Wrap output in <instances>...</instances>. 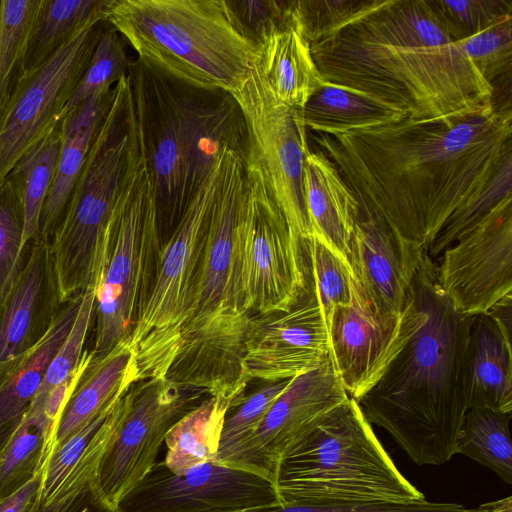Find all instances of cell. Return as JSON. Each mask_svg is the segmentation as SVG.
<instances>
[{"mask_svg": "<svg viewBox=\"0 0 512 512\" xmlns=\"http://www.w3.org/2000/svg\"><path fill=\"white\" fill-rule=\"evenodd\" d=\"M359 208L434 256L512 197L511 108L314 133Z\"/></svg>", "mask_w": 512, "mask_h": 512, "instance_id": "cell-1", "label": "cell"}, {"mask_svg": "<svg viewBox=\"0 0 512 512\" xmlns=\"http://www.w3.org/2000/svg\"><path fill=\"white\" fill-rule=\"evenodd\" d=\"M323 78L403 110L441 119L495 107L494 89L450 34L431 0H387L310 45Z\"/></svg>", "mask_w": 512, "mask_h": 512, "instance_id": "cell-2", "label": "cell"}, {"mask_svg": "<svg viewBox=\"0 0 512 512\" xmlns=\"http://www.w3.org/2000/svg\"><path fill=\"white\" fill-rule=\"evenodd\" d=\"M410 332L382 376L359 400L369 423L387 431L418 465L456 454L469 409V334L473 316L456 311L425 251L407 292Z\"/></svg>", "mask_w": 512, "mask_h": 512, "instance_id": "cell-3", "label": "cell"}, {"mask_svg": "<svg viewBox=\"0 0 512 512\" xmlns=\"http://www.w3.org/2000/svg\"><path fill=\"white\" fill-rule=\"evenodd\" d=\"M248 196L244 160L226 147L201 250L190 282L180 353L166 379L238 406L251 380L244 342L251 313L244 303L242 231Z\"/></svg>", "mask_w": 512, "mask_h": 512, "instance_id": "cell-4", "label": "cell"}, {"mask_svg": "<svg viewBox=\"0 0 512 512\" xmlns=\"http://www.w3.org/2000/svg\"><path fill=\"white\" fill-rule=\"evenodd\" d=\"M127 75L159 226L168 221L175 228L224 148L246 164L244 117L230 92L195 86L138 58L130 62Z\"/></svg>", "mask_w": 512, "mask_h": 512, "instance_id": "cell-5", "label": "cell"}, {"mask_svg": "<svg viewBox=\"0 0 512 512\" xmlns=\"http://www.w3.org/2000/svg\"><path fill=\"white\" fill-rule=\"evenodd\" d=\"M104 15L138 59L195 86L231 92L256 60L226 0H107Z\"/></svg>", "mask_w": 512, "mask_h": 512, "instance_id": "cell-6", "label": "cell"}, {"mask_svg": "<svg viewBox=\"0 0 512 512\" xmlns=\"http://www.w3.org/2000/svg\"><path fill=\"white\" fill-rule=\"evenodd\" d=\"M274 490L279 506L425 498L398 470L351 397L326 414L283 461Z\"/></svg>", "mask_w": 512, "mask_h": 512, "instance_id": "cell-7", "label": "cell"}, {"mask_svg": "<svg viewBox=\"0 0 512 512\" xmlns=\"http://www.w3.org/2000/svg\"><path fill=\"white\" fill-rule=\"evenodd\" d=\"M140 153L127 75L113 98L71 191L50 247L62 304L94 289L102 238Z\"/></svg>", "mask_w": 512, "mask_h": 512, "instance_id": "cell-8", "label": "cell"}, {"mask_svg": "<svg viewBox=\"0 0 512 512\" xmlns=\"http://www.w3.org/2000/svg\"><path fill=\"white\" fill-rule=\"evenodd\" d=\"M160 232L151 175L140 152L100 245L94 279L93 358L130 337L156 277L162 250Z\"/></svg>", "mask_w": 512, "mask_h": 512, "instance_id": "cell-9", "label": "cell"}, {"mask_svg": "<svg viewBox=\"0 0 512 512\" xmlns=\"http://www.w3.org/2000/svg\"><path fill=\"white\" fill-rule=\"evenodd\" d=\"M219 168L220 157L162 245L152 289L130 334L136 383L151 378L166 379L180 353L188 320L190 282L217 188Z\"/></svg>", "mask_w": 512, "mask_h": 512, "instance_id": "cell-10", "label": "cell"}, {"mask_svg": "<svg viewBox=\"0 0 512 512\" xmlns=\"http://www.w3.org/2000/svg\"><path fill=\"white\" fill-rule=\"evenodd\" d=\"M230 93L246 125V169L264 184L293 236L308 252L303 171L310 148L301 110L282 103L255 65Z\"/></svg>", "mask_w": 512, "mask_h": 512, "instance_id": "cell-11", "label": "cell"}, {"mask_svg": "<svg viewBox=\"0 0 512 512\" xmlns=\"http://www.w3.org/2000/svg\"><path fill=\"white\" fill-rule=\"evenodd\" d=\"M242 284L248 312L288 310L309 291L307 250L295 239L264 184L247 171Z\"/></svg>", "mask_w": 512, "mask_h": 512, "instance_id": "cell-12", "label": "cell"}, {"mask_svg": "<svg viewBox=\"0 0 512 512\" xmlns=\"http://www.w3.org/2000/svg\"><path fill=\"white\" fill-rule=\"evenodd\" d=\"M106 25H89L39 67L23 72L0 117V183L63 119Z\"/></svg>", "mask_w": 512, "mask_h": 512, "instance_id": "cell-13", "label": "cell"}, {"mask_svg": "<svg viewBox=\"0 0 512 512\" xmlns=\"http://www.w3.org/2000/svg\"><path fill=\"white\" fill-rule=\"evenodd\" d=\"M203 394L181 389L164 378L147 379L130 387V409L99 471L100 488L111 509H119L148 475L169 429L199 403Z\"/></svg>", "mask_w": 512, "mask_h": 512, "instance_id": "cell-14", "label": "cell"}, {"mask_svg": "<svg viewBox=\"0 0 512 512\" xmlns=\"http://www.w3.org/2000/svg\"><path fill=\"white\" fill-rule=\"evenodd\" d=\"M348 398L330 357L317 369L294 377L256 431L222 465L255 474L274 488L283 461Z\"/></svg>", "mask_w": 512, "mask_h": 512, "instance_id": "cell-15", "label": "cell"}, {"mask_svg": "<svg viewBox=\"0 0 512 512\" xmlns=\"http://www.w3.org/2000/svg\"><path fill=\"white\" fill-rule=\"evenodd\" d=\"M438 282L453 308L474 316L512 294V197L446 248Z\"/></svg>", "mask_w": 512, "mask_h": 512, "instance_id": "cell-16", "label": "cell"}, {"mask_svg": "<svg viewBox=\"0 0 512 512\" xmlns=\"http://www.w3.org/2000/svg\"><path fill=\"white\" fill-rule=\"evenodd\" d=\"M279 506L273 486L263 478L218 462L184 474L156 462L121 503L123 512H235Z\"/></svg>", "mask_w": 512, "mask_h": 512, "instance_id": "cell-17", "label": "cell"}, {"mask_svg": "<svg viewBox=\"0 0 512 512\" xmlns=\"http://www.w3.org/2000/svg\"><path fill=\"white\" fill-rule=\"evenodd\" d=\"M353 300L335 308L329 323L331 359L348 396L359 400L382 376L405 342L413 312L406 297L400 314L376 309L352 277Z\"/></svg>", "mask_w": 512, "mask_h": 512, "instance_id": "cell-18", "label": "cell"}, {"mask_svg": "<svg viewBox=\"0 0 512 512\" xmlns=\"http://www.w3.org/2000/svg\"><path fill=\"white\" fill-rule=\"evenodd\" d=\"M330 357L328 324L310 287L288 310L252 315L243 357L251 380L292 379L317 369Z\"/></svg>", "mask_w": 512, "mask_h": 512, "instance_id": "cell-19", "label": "cell"}, {"mask_svg": "<svg viewBox=\"0 0 512 512\" xmlns=\"http://www.w3.org/2000/svg\"><path fill=\"white\" fill-rule=\"evenodd\" d=\"M426 249L410 243L386 223L359 208L350 246L352 277L376 309L400 314Z\"/></svg>", "mask_w": 512, "mask_h": 512, "instance_id": "cell-20", "label": "cell"}, {"mask_svg": "<svg viewBox=\"0 0 512 512\" xmlns=\"http://www.w3.org/2000/svg\"><path fill=\"white\" fill-rule=\"evenodd\" d=\"M63 306L50 242L39 238L29 244L24 267L0 302V363L36 346Z\"/></svg>", "mask_w": 512, "mask_h": 512, "instance_id": "cell-21", "label": "cell"}, {"mask_svg": "<svg viewBox=\"0 0 512 512\" xmlns=\"http://www.w3.org/2000/svg\"><path fill=\"white\" fill-rule=\"evenodd\" d=\"M303 191L310 238L327 246L351 271L349 246L359 203L334 163L320 150H309L305 156Z\"/></svg>", "mask_w": 512, "mask_h": 512, "instance_id": "cell-22", "label": "cell"}, {"mask_svg": "<svg viewBox=\"0 0 512 512\" xmlns=\"http://www.w3.org/2000/svg\"><path fill=\"white\" fill-rule=\"evenodd\" d=\"M136 378L130 337L103 356L92 357L60 411L49 454L93 420L113 399L125 393L136 383Z\"/></svg>", "mask_w": 512, "mask_h": 512, "instance_id": "cell-23", "label": "cell"}, {"mask_svg": "<svg viewBox=\"0 0 512 512\" xmlns=\"http://www.w3.org/2000/svg\"><path fill=\"white\" fill-rule=\"evenodd\" d=\"M254 65L276 97L299 110L328 83L317 68L310 45L293 18L292 1L286 21L257 42Z\"/></svg>", "mask_w": 512, "mask_h": 512, "instance_id": "cell-24", "label": "cell"}, {"mask_svg": "<svg viewBox=\"0 0 512 512\" xmlns=\"http://www.w3.org/2000/svg\"><path fill=\"white\" fill-rule=\"evenodd\" d=\"M81 296L64 304L53 326L36 346L0 363V450L36 396L51 360L75 320Z\"/></svg>", "mask_w": 512, "mask_h": 512, "instance_id": "cell-25", "label": "cell"}, {"mask_svg": "<svg viewBox=\"0 0 512 512\" xmlns=\"http://www.w3.org/2000/svg\"><path fill=\"white\" fill-rule=\"evenodd\" d=\"M113 87L91 95L62 119L61 152L57 172L40 215V239L50 242L59 225L96 132L110 107Z\"/></svg>", "mask_w": 512, "mask_h": 512, "instance_id": "cell-26", "label": "cell"}, {"mask_svg": "<svg viewBox=\"0 0 512 512\" xmlns=\"http://www.w3.org/2000/svg\"><path fill=\"white\" fill-rule=\"evenodd\" d=\"M468 354L469 409L512 413L511 338L486 313L473 316Z\"/></svg>", "mask_w": 512, "mask_h": 512, "instance_id": "cell-27", "label": "cell"}, {"mask_svg": "<svg viewBox=\"0 0 512 512\" xmlns=\"http://www.w3.org/2000/svg\"><path fill=\"white\" fill-rule=\"evenodd\" d=\"M301 113L307 130L323 134L370 128L408 117L405 111L365 93L329 82L308 100Z\"/></svg>", "mask_w": 512, "mask_h": 512, "instance_id": "cell-28", "label": "cell"}, {"mask_svg": "<svg viewBox=\"0 0 512 512\" xmlns=\"http://www.w3.org/2000/svg\"><path fill=\"white\" fill-rule=\"evenodd\" d=\"M229 405L209 396L184 414L167 432L164 465L181 475L206 462H216Z\"/></svg>", "mask_w": 512, "mask_h": 512, "instance_id": "cell-29", "label": "cell"}, {"mask_svg": "<svg viewBox=\"0 0 512 512\" xmlns=\"http://www.w3.org/2000/svg\"><path fill=\"white\" fill-rule=\"evenodd\" d=\"M56 419L34 397L19 426L0 450V498L28 483L48 457Z\"/></svg>", "mask_w": 512, "mask_h": 512, "instance_id": "cell-30", "label": "cell"}, {"mask_svg": "<svg viewBox=\"0 0 512 512\" xmlns=\"http://www.w3.org/2000/svg\"><path fill=\"white\" fill-rule=\"evenodd\" d=\"M107 0H42L29 39L24 72L34 70L89 25L105 21Z\"/></svg>", "mask_w": 512, "mask_h": 512, "instance_id": "cell-31", "label": "cell"}, {"mask_svg": "<svg viewBox=\"0 0 512 512\" xmlns=\"http://www.w3.org/2000/svg\"><path fill=\"white\" fill-rule=\"evenodd\" d=\"M62 138L61 120L21 157L7 175L18 186L22 197L24 246L39 239L40 215L57 172Z\"/></svg>", "mask_w": 512, "mask_h": 512, "instance_id": "cell-32", "label": "cell"}, {"mask_svg": "<svg viewBox=\"0 0 512 512\" xmlns=\"http://www.w3.org/2000/svg\"><path fill=\"white\" fill-rule=\"evenodd\" d=\"M512 413L487 408L468 409L456 444V454L467 456L512 484Z\"/></svg>", "mask_w": 512, "mask_h": 512, "instance_id": "cell-33", "label": "cell"}, {"mask_svg": "<svg viewBox=\"0 0 512 512\" xmlns=\"http://www.w3.org/2000/svg\"><path fill=\"white\" fill-rule=\"evenodd\" d=\"M42 0H0V117L24 72L29 39Z\"/></svg>", "mask_w": 512, "mask_h": 512, "instance_id": "cell-34", "label": "cell"}, {"mask_svg": "<svg viewBox=\"0 0 512 512\" xmlns=\"http://www.w3.org/2000/svg\"><path fill=\"white\" fill-rule=\"evenodd\" d=\"M387 0L292 1L293 18L309 45L326 39L382 7Z\"/></svg>", "mask_w": 512, "mask_h": 512, "instance_id": "cell-35", "label": "cell"}, {"mask_svg": "<svg viewBox=\"0 0 512 512\" xmlns=\"http://www.w3.org/2000/svg\"><path fill=\"white\" fill-rule=\"evenodd\" d=\"M24 208L18 186L6 177L0 183V302L26 262L29 244H23Z\"/></svg>", "mask_w": 512, "mask_h": 512, "instance_id": "cell-36", "label": "cell"}, {"mask_svg": "<svg viewBox=\"0 0 512 512\" xmlns=\"http://www.w3.org/2000/svg\"><path fill=\"white\" fill-rule=\"evenodd\" d=\"M308 264L309 287L329 326L335 308L352 303V273L338 256L314 237L308 240Z\"/></svg>", "mask_w": 512, "mask_h": 512, "instance_id": "cell-37", "label": "cell"}, {"mask_svg": "<svg viewBox=\"0 0 512 512\" xmlns=\"http://www.w3.org/2000/svg\"><path fill=\"white\" fill-rule=\"evenodd\" d=\"M129 65L124 39L107 23L89 65L65 108L64 116L91 95L112 88L122 76L128 74Z\"/></svg>", "mask_w": 512, "mask_h": 512, "instance_id": "cell-38", "label": "cell"}, {"mask_svg": "<svg viewBox=\"0 0 512 512\" xmlns=\"http://www.w3.org/2000/svg\"><path fill=\"white\" fill-rule=\"evenodd\" d=\"M292 379L267 382L252 395L245 397L238 406L227 412L216 462L222 464L245 439L256 431Z\"/></svg>", "mask_w": 512, "mask_h": 512, "instance_id": "cell-39", "label": "cell"}, {"mask_svg": "<svg viewBox=\"0 0 512 512\" xmlns=\"http://www.w3.org/2000/svg\"><path fill=\"white\" fill-rule=\"evenodd\" d=\"M456 41L473 37L508 16L512 0H431Z\"/></svg>", "mask_w": 512, "mask_h": 512, "instance_id": "cell-40", "label": "cell"}, {"mask_svg": "<svg viewBox=\"0 0 512 512\" xmlns=\"http://www.w3.org/2000/svg\"><path fill=\"white\" fill-rule=\"evenodd\" d=\"M95 309L96 295L95 290L91 289L81 296L75 320L51 360L36 395L48 393L77 369L84 353L83 348L88 330L95 317Z\"/></svg>", "mask_w": 512, "mask_h": 512, "instance_id": "cell-41", "label": "cell"}, {"mask_svg": "<svg viewBox=\"0 0 512 512\" xmlns=\"http://www.w3.org/2000/svg\"><path fill=\"white\" fill-rule=\"evenodd\" d=\"M461 42L470 60L492 87L499 76L510 73L512 16Z\"/></svg>", "mask_w": 512, "mask_h": 512, "instance_id": "cell-42", "label": "cell"}, {"mask_svg": "<svg viewBox=\"0 0 512 512\" xmlns=\"http://www.w3.org/2000/svg\"><path fill=\"white\" fill-rule=\"evenodd\" d=\"M227 4L240 29L256 44L264 34L286 21L291 7V1L274 0H233Z\"/></svg>", "mask_w": 512, "mask_h": 512, "instance_id": "cell-43", "label": "cell"}, {"mask_svg": "<svg viewBox=\"0 0 512 512\" xmlns=\"http://www.w3.org/2000/svg\"><path fill=\"white\" fill-rule=\"evenodd\" d=\"M245 512H469L464 505L431 502L425 498L408 502H379L331 506L284 505Z\"/></svg>", "mask_w": 512, "mask_h": 512, "instance_id": "cell-44", "label": "cell"}, {"mask_svg": "<svg viewBox=\"0 0 512 512\" xmlns=\"http://www.w3.org/2000/svg\"><path fill=\"white\" fill-rule=\"evenodd\" d=\"M34 512H123L111 509L101 491L98 480L87 483L63 484Z\"/></svg>", "mask_w": 512, "mask_h": 512, "instance_id": "cell-45", "label": "cell"}, {"mask_svg": "<svg viewBox=\"0 0 512 512\" xmlns=\"http://www.w3.org/2000/svg\"><path fill=\"white\" fill-rule=\"evenodd\" d=\"M42 479L43 468L20 489L0 498V512H34L39 503Z\"/></svg>", "mask_w": 512, "mask_h": 512, "instance_id": "cell-46", "label": "cell"}, {"mask_svg": "<svg viewBox=\"0 0 512 512\" xmlns=\"http://www.w3.org/2000/svg\"><path fill=\"white\" fill-rule=\"evenodd\" d=\"M486 314L493 318L503 332L511 338L512 294H508L499 300Z\"/></svg>", "mask_w": 512, "mask_h": 512, "instance_id": "cell-47", "label": "cell"}, {"mask_svg": "<svg viewBox=\"0 0 512 512\" xmlns=\"http://www.w3.org/2000/svg\"><path fill=\"white\" fill-rule=\"evenodd\" d=\"M235 512H245V511H235Z\"/></svg>", "mask_w": 512, "mask_h": 512, "instance_id": "cell-48", "label": "cell"}]
</instances>
